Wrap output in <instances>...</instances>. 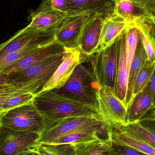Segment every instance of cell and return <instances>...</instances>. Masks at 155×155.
Masks as SVG:
<instances>
[{"mask_svg": "<svg viewBox=\"0 0 155 155\" xmlns=\"http://www.w3.org/2000/svg\"><path fill=\"white\" fill-rule=\"evenodd\" d=\"M65 48L55 41L39 47L18 61L9 65L0 73L8 74L22 71L64 53Z\"/></svg>", "mask_w": 155, "mask_h": 155, "instance_id": "8fae6325", "label": "cell"}, {"mask_svg": "<svg viewBox=\"0 0 155 155\" xmlns=\"http://www.w3.org/2000/svg\"><path fill=\"white\" fill-rule=\"evenodd\" d=\"M35 96L29 93H19L7 98L4 102L1 109L3 112L22 105L30 102Z\"/></svg>", "mask_w": 155, "mask_h": 155, "instance_id": "f546056e", "label": "cell"}, {"mask_svg": "<svg viewBox=\"0 0 155 155\" xmlns=\"http://www.w3.org/2000/svg\"><path fill=\"white\" fill-rule=\"evenodd\" d=\"M154 99L145 89L137 94L126 109V123L138 122L155 108Z\"/></svg>", "mask_w": 155, "mask_h": 155, "instance_id": "d6986e66", "label": "cell"}, {"mask_svg": "<svg viewBox=\"0 0 155 155\" xmlns=\"http://www.w3.org/2000/svg\"><path fill=\"white\" fill-rule=\"evenodd\" d=\"M33 100L44 119V131L58 122L69 117H92L101 122L95 108L60 94L55 90L39 93Z\"/></svg>", "mask_w": 155, "mask_h": 155, "instance_id": "6da1fadb", "label": "cell"}, {"mask_svg": "<svg viewBox=\"0 0 155 155\" xmlns=\"http://www.w3.org/2000/svg\"><path fill=\"white\" fill-rule=\"evenodd\" d=\"M93 14L85 12L66 15L56 27L55 41L65 48L78 47V40L84 24Z\"/></svg>", "mask_w": 155, "mask_h": 155, "instance_id": "ba28073f", "label": "cell"}, {"mask_svg": "<svg viewBox=\"0 0 155 155\" xmlns=\"http://www.w3.org/2000/svg\"><path fill=\"white\" fill-rule=\"evenodd\" d=\"M123 19L113 15L104 20L97 51L104 50L111 45L122 32L130 26Z\"/></svg>", "mask_w": 155, "mask_h": 155, "instance_id": "ffe728a7", "label": "cell"}, {"mask_svg": "<svg viewBox=\"0 0 155 155\" xmlns=\"http://www.w3.org/2000/svg\"><path fill=\"white\" fill-rule=\"evenodd\" d=\"M7 74L0 73V86L6 84Z\"/></svg>", "mask_w": 155, "mask_h": 155, "instance_id": "8d00e7d4", "label": "cell"}, {"mask_svg": "<svg viewBox=\"0 0 155 155\" xmlns=\"http://www.w3.org/2000/svg\"><path fill=\"white\" fill-rule=\"evenodd\" d=\"M83 58V56L78 47L65 48L62 63L40 93L49 90H56L62 87L71 77Z\"/></svg>", "mask_w": 155, "mask_h": 155, "instance_id": "9c48e42d", "label": "cell"}, {"mask_svg": "<svg viewBox=\"0 0 155 155\" xmlns=\"http://www.w3.org/2000/svg\"><path fill=\"white\" fill-rule=\"evenodd\" d=\"M130 1L143 5L155 14V0H130Z\"/></svg>", "mask_w": 155, "mask_h": 155, "instance_id": "e575fe53", "label": "cell"}, {"mask_svg": "<svg viewBox=\"0 0 155 155\" xmlns=\"http://www.w3.org/2000/svg\"><path fill=\"white\" fill-rule=\"evenodd\" d=\"M111 153L113 155H148L130 147L112 144Z\"/></svg>", "mask_w": 155, "mask_h": 155, "instance_id": "1f68e13d", "label": "cell"}, {"mask_svg": "<svg viewBox=\"0 0 155 155\" xmlns=\"http://www.w3.org/2000/svg\"><path fill=\"white\" fill-rule=\"evenodd\" d=\"M56 27L44 31L37 38L21 49L0 58V72L9 65L27 56L41 46L54 40Z\"/></svg>", "mask_w": 155, "mask_h": 155, "instance_id": "9a60e30c", "label": "cell"}, {"mask_svg": "<svg viewBox=\"0 0 155 155\" xmlns=\"http://www.w3.org/2000/svg\"><path fill=\"white\" fill-rule=\"evenodd\" d=\"M154 14L140 4L130 0H115L114 15L123 19L130 25L142 22L155 23Z\"/></svg>", "mask_w": 155, "mask_h": 155, "instance_id": "7c38bea8", "label": "cell"}, {"mask_svg": "<svg viewBox=\"0 0 155 155\" xmlns=\"http://www.w3.org/2000/svg\"><path fill=\"white\" fill-rule=\"evenodd\" d=\"M17 155H35L34 153L32 151L29 150V151H26V152H23Z\"/></svg>", "mask_w": 155, "mask_h": 155, "instance_id": "74e56055", "label": "cell"}, {"mask_svg": "<svg viewBox=\"0 0 155 155\" xmlns=\"http://www.w3.org/2000/svg\"><path fill=\"white\" fill-rule=\"evenodd\" d=\"M30 151L41 155H74L73 146L72 145H51L38 144Z\"/></svg>", "mask_w": 155, "mask_h": 155, "instance_id": "83f0119b", "label": "cell"}, {"mask_svg": "<svg viewBox=\"0 0 155 155\" xmlns=\"http://www.w3.org/2000/svg\"><path fill=\"white\" fill-rule=\"evenodd\" d=\"M44 31H36L28 25L19 30L8 41L0 45V58L21 49L37 38Z\"/></svg>", "mask_w": 155, "mask_h": 155, "instance_id": "44dd1931", "label": "cell"}, {"mask_svg": "<svg viewBox=\"0 0 155 155\" xmlns=\"http://www.w3.org/2000/svg\"><path fill=\"white\" fill-rule=\"evenodd\" d=\"M133 25L138 30L148 60L151 62H155V23L142 22Z\"/></svg>", "mask_w": 155, "mask_h": 155, "instance_id": "d4e9b609", "label": "cell"}, {"mask_svg": "<svg viewBox=\"0 0 155 155\" xmlns=\"http://www.w3.org/2000/svg\"><path fill=\"white\" fill-rule=\"evenodd\" d=\"M105 155H113L111 154V152H110V153H109Z\"/></svg>", "mask_w": 155, "mask_h": 155, "instance_id": "ab89813d", "label": "cell"}, {"mask_svg": "<svg viewBox=\"0 0 155 155\" xmlns=\"http://www.w3.org/2000/svg\"><path fill=\"white\" fill-rule=\"evenodd\" d=\"M126 30V47L127 64L128 70L133 58L137 46V42L140 38L139 32L135 26L130 25Z\"/></svg>", "mask_w": 155, "mask_h": 155, "instance_id": "f1b7e54d", "label": "cell"}, {"mask_svg": "<svg viewBox=\"0 0 155 155\" xmlns=\"http://www.w3.org/2000/svg\"><path fill=\"white\" fill-rule=\"evenodd\" d=\"M41 134L15 131L0 125V155H17L38 144Z\"/></svg>", "mask_w": 155, "mask_h": 155, "instance_id": "52a82bcc", "label": "cell"}, {"mask_svg": "<svg viewBox=\"0 0 155 155\" xmlns=\"http://www.w3.org/2000/svg\"><path fill=\"white\" fill-rule=\"evenodd\" d=\"M66 15L82 13H98L104 17L113 15L115 0H66Z\"/></svg>", "mask_w": 155, "mask_h": 155, "instance_id": "5bb4252c", "label": "cell"}, {"mask_svg": "<svg viewBox=\"0 0 155 155\" xmlns=\"http://www.w3.org/2000/svg\"><path fill=\"white\" fill-rule=\"evenodd\" d=\"M104 18L101 14L95 13L84 24L78 42L83 55L90 56L97 51Z\"/></svg>", "mask_w": 155, "mask_h": 155, "instance_id": "30bf717a", "label": "cell"}, {"mask_svg": "<svg viewBox=\"0 0 155 155\" xmlns=\"http://www.w3.org/2000/svg\"><path fill=\"white\" fill-rule=\"evenodd\" d=\"M113 145L126 147L148 155H155V147L127 133L113 128L107 137Z\"/></svg>", "mask_w": 155, "mask_h": 155, "instance_id": "7402d4cb", "label": "cell"}, {"mask_svg": "<svg viewBox=\"0 0 155 155\" xmlns=\"http://www.w3.org/2000/svg\"><path fill=\"white\" fill-rule=\"evenodd\" d=\"M40 6L49 7L56 11L66 13V0H43Z\"/></svg>", "mask_w": 155, "mask_h": 155, "instance_id": "d6a6232c", "label": "cell"}, {"mask_svg": "<svg viewBox=\"0 0 155 155\" xmlns=\"http://www.w3.org/2000/svg\"><path fill=\"white\" fill-rule=\"evenodd\" d=\"M155 70V62H151L147 59L136 79L133 90V98L145 88L154 74Z\"/></svg>", "mask_w": 155, "mask_h": 155, "instance_id": "4316f807", "label": "cell"}, {"mask_svg": "<svg viewBox=\"0 0 155 155\" xmlns=\"http://www.w3.org/2000/svg\"><path fill=\"white\" fill-rule=\"evenodd\" d=\"M138 122L142 125L148 130L155 133V108L149 111Z\"/></svg>", "mask_w": 155, "mask_h": 155, "instance_id": "836d02e7", "label": "cell"}, {"mask_svg": "<svg viewBox=\"0 0 155 155\" xmlns=\"http://www.w3.org/2000/svg\"><path fill=\"white\" fill-rule=\"evenodd\" d=\"M66 13L53 10L49 7L39 6L32 11L29 17V27L40 31L56 27L66 17Z\"/></svg>", "mask_w": 155, "mask_h": 155, "instance_id": "e0dca14e", "label": "cell"}, {"mask_svg": "<svg viewBox=\"0 0 155 155\" xmlns=\"http://www.w3.org/2000/svg\"><path fill=\"white\" fill-rule=\"evenodd\" d=\"M74 155H105L111 152L112 144L107 138L98 137L95 140L73 145Z\"/></svg>", "mask_w": 155, "mask_h": 155, "instance_id": "cb8c5ba5", "label": "cell"}, {"mask_svg": "<svg viewBox=\"0 0 155 155\" xmlns=\"http://www.w3.org/2000/svg\"><path fill=\"white\" fill-rule=\"evenodd\" d=\"M129 70L126 57V30L120 35V50L119 62L116 71L113 91L116 97L126 107Z\"/></svg>", "mask_w": 155, "mask_h": 155, "instance_id": "2e32d148", "label": "cell"}, {"mask_svg": "<svg viewBox=\"0 0 155 155\" xmlns=\"http://www.w3.org/2000/svg\"><path fill=\"white\" fill-rule=\"evenodd\" d=\"M33 153H34V152H33ZM35 153V155H41L38 154H37V153Z\"/></svg>", "mask_w": 155, "mask_h": 155, "instance_id": "60d3db41", "label": "cell"}, {"mask_svg": "<svg viewBox=\"0 0 155 155\" xmlns=\"http://www.w3.org/2000/svg\"><path fill=\"white\" fill-rule=\"evenodd\" d=\"M64 54L22 71L9 74L6 83L15 86L19 92L36 96L62 63Z\"/></svg>", "mask_w": 155, "mask_h": 155, "instance_id": "7a4b0ae2", "label": "cell"}, {"mask_svg": "<svg viewBox=\"0 0 155 155\" xmlns=\"http://www.w3.org/2000/svg\"><path fill=\"white\" fill-rule=\"evenodd\" d=\"M33 99L3 112L0 116V125L15 131L42 134L44 132L45 123Z\"/></svg>", "mask_w": 155, "mask_h": 155, "instance_id": "277c9868", "label": "cell"}, {"mask_svg": "<svg viewBox=\"0 0 155 155\" xmlns=\"http://www.w3.org/2000/svg\"><path fill=\"white\" fill-rule=\"evenodd\" d=\"M147 59H148L147 54L140 37L137 42L135 53L129 67L126 98V109L133 99V90L136 79L140 70Z\"/></svg>", "mask_w": 155, "mask_h": 155, "instance_id": "603a6c76", "label": "cell"}, {"mask_svg": "<svg viewBox=\"0 0 155 155\" xmlns=\"http://www.w3.org/2000/svg\"><path fill=\"white\" fill-rule=\"evenodd\" d=\"M3 113V112H2V111H0V116H1V115H2V113Z\"/></svg>", "mask_w": 155, "mask_h": 155, "instance_id": "f35d334b", "label": "cell"}, {"mask_svg": "<svg viewBox=\"0 0 155 155\" xmlns=\"http://www.w3.org/2000/svg\"><path fill=\"white\" fill-rule=\"evenodd\" d=\"M19 93L22 92L18 91L15 86L7 83L0 86V111H2L1 107L7 98Z\"/></svg>", "mask_w": 155, "mask_h": 155, "instance_id": "4dcf8cb0", "label": "cell"}, {"mask_svg": "<svg viewBox=\"0 0 155 155\" xmlns=\"http://www.w3.org/2000/svg\"><path fill=\"white\" fill-rule=\"evenodd\" d=\"M113 128L127 133L155 147V133L143 126L139 122L126 123Z\"/></svg>", "mask_w": 155, "mask_h": 155, "instance_id": "484cf974", "label": "cell"}, {"mask_svg": "<svg viewBox=\"0 0 155 155\" xmlns=\"http://www.w3.org/2000/svg\"><path fill=\"white\" fill-rule=\"evenodd\" d=\"M145 89L152 97L155 98V74L152 76V78L150 80V82L148 83L145 88Z\"/></svg>", "mask_w": 155, "mask_h": 155, "instance_id": "d590c367", "label": "cell"}, {"mask_svg": "<svg viewBox=\"0 0 155 155\" xmlns=\"http://www.w3.org/2000/svg\"><path fill=\"white\" fill-rule=\"evenodd\" d=\"M99 123L101 122L92 117H78L66 118L44 131L40 135L38 144H47L63 135Z\"/></svg>", "mask_w": 155, "mask_h": 155, "instance_id": "4fadbf2b", "label": "cell"}, {"mask_svg": "<svg viewBox=\"0 0 155 155\" xmlns=\"http://www.w3.org/2000/svg\"><path fill=\"white\" fill-rule=\"evenodd\" d=\"M95 96L96 113L107 137L115 127L126 123V108L110 87L98 84Z\"/></svg>", "mask_w": 155, "mask_h": 155, "instance_id": "5b68a950", "label": "cell"}, {"mask_svg": "<svg viewBox=\"0 0 155 155\" xmlns=\"http://www.w3.org/2000/svg\"><path fill=\"white\" fill-rule=\"evenodd\" d=\"M98 84L91 70L88 56L84 55L83 60L64 85L55 90L60 94L96 109L95 90Z\"/></svg>", "mask_w": 155, "mask_h": 155, "instance_id": "3957f363", "label": "cell"}, {"mask_svg": "<svg viewBox=\"0 0 155 155\" xmlns=\"http://www.w3.org/2000/svg\"><path fill=\"white\" fill-rule=\"evenodd\" d=\"M103 129H105V128L103 124L99 123L63 135L47 145H73L78 143L95 140L100 137L99 134L101 130Z\"/></svg>", "mask_w": 155, "mask_h": 155, "instance_id": "ac0fdd59", "label": "cell"}, {"mask_svg": "<svg viewBox=\"0 0 155 155\" xmlns=\"http://www.w3.org/2000/svg\"><path fill=\"white\" fill-rule=\"evenodd\" d=\"M120 35L107 48L88 56L91 70L97 84L113 89L120 56Z\"/></svg>", "mask_w": 155, "mask_h": 155, "instance_id": "8992f818", "label": "cell"}]
</instances>
